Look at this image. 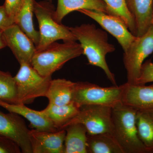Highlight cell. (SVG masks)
<instances>
[{
    "label": "cell",
    "mask_w": 153,
    "mask_h": 153,
    "mask_svg": "<svg viewBox=\"0 0 153 153\" xmlns=\"http://www.w3.org/2000/svg\"><path fill=\"white\" fill-rule=\"evenodd\" d=\"M69 29L76 41H79L88 64L101 68L113 85H117L114 74L106 61V55L115 50L114 46L108 43L106 32L94 24H83Z\"/></svg>",
    "instance_id": "6da1fadb"
},
{
    "label": "cell",
    "mask_w": 153,
    "mask_h": 153,
    "mask_svg": "<svg viewBox=\"0 0 153 153\" xmlns=\"http://www.w3.org/2000/svg\"><path fill=\"white\" fill-rule=\"evenodd\" d=\"M137 112L122 102L112 108L111 134L124 153H148L138 135Z\"/></svg>",
    "instance_id": "7a4b0ae2"
},
{
    "label": "cell",
    "mask_w": 153,
    "mask_h": 153,
    "mask_svg": "<svg viewBox=\"0 0 153 153\" xmlns=\"http://www.w3.org/2000/svg\"><path fill=\"white\" fill-rule=\"evenodd\" d=\"M83 55L81 45L76 41L55 42L46 48L36 51L31 65L42 76H52L69 60Z\"/></svg>",
    "instance_id": "3957f363"
},
{
    "label": "cell",
    "mask_w": 153,
    "mask_h": 153,
    "mask_svg": "<svg viewBox=\"0 0 153 153\" xmlns=\"http://www.w3.org/2000/svg\"><path fill=\"white\" fill-rule=\"evenodd\" d=\"M55 10L51 0L34 2V13L39 24L40 41L36 51L46 48L58 40L63 42L76 41V38L69 27L57 22Z\"/></svg>",
    "instance_id": "277c9868"
},
{
    "label": "cell",
    "mask_w": 153,
    "mask_h": 153,
    "mask_svg": "<svg viewBox=\"0 0 153 153\" xmlns=\"http://www.w3.org/2000/svg\"><path fill=\"white\" fill-rule=\"evenodd\" d=\"M14 79L16 85L18 104H30L36 98L46 97L51 76H42L31 64L22 63Z\"/></svg>",
    "instance_id": "5b68a950"
},
{
    "label": "cell",
    "mask_w": 153,
    "mask_h": 153,
    "mask_svg": "<svg viewBox=\"0 0 153 153\" xmlns=\"http://www.w3.org/2000/svg\"><path fill=\"white\" fill-rule=\"evenodd\" d=\"M123 85L103 87L89 82H76L73 102L79 108L100 105L113 108L121 102Z\"/></svg>",
    "instance_id": "8992f818"
},
{
    "label": "cell",
    "mask_w": 153,
    "mask_h": 153,
    "mask_svg": "<svg viewBox=\"0 0 153 153\" xmlns=\"http://www.w3.org/2000/svg\"><path fill=\"white\" fill-rule=\"evenodd\" d=\"M153 52V24L146 33L137 37L128 49L124 52L123 61L127 81L136 84L144 61Z\"/></svg>",
    "instance_id": "52a82bcc"
},
{
    "label": "cell",
    "mask_w": 153,
    "mask_h": 153,
    "mask_svg": "<svg viewBox=\"0 0 153 153\" xmlns=\"http://www.w3.org/2000/svg\"><path fill=\"white\" fill-rule=\"evenodd\" d=\"M112 108L100 105H86L80 107L77 115L66 125L82 124L88 134L112 133Z\"/></svg>",
    "instance_id": "ba28073f"
},
{
    "label": "cell",
    "mask_w": 153,
    "mask_h": 153,
    "mask_svg": "<svg viewBox=\"0 0 153 153\" xmlns=\"http://www.w3.org/2000/svg\"><path fill=\"white\" fill-rule=\"evenodd\" d=\"M0 111V136L12 140L21 149L22 152L33 153L30 130L19 115Z\"/></svg>",
    "instance_id": "9c48e42d"
},
{
    "label": "cell",
    "mask_w": 153,
    "mask_h": 153,
    "mask_svg": "<svg viewBox=\"0 0 153 153\" xmlns=\"http://www.w3.org/2000/svg\"><path fill=\"white\" fill-rule=\"evenodd\" d=\"M78 12L93 19L113 36L121 46L124 52L128 49L137 38L129 30L125 23L117 17L103 12L86 9H81Z\"/></svg>",
    "instance_id": "30bf717a"
},
{
    "label": "cell",
    "mask_w": 153,
    "mask_h": 153,
    "mask_svg": "<svg viewBox=\"0 0 153 153\" xmlns=\"http://www.w3.org/2000/svg\"><path fill=\"white\" fill-rule=\"evenodd\" d=\"M3 38L20 64H31L36 51V45L16 24L2 32Z\"/></svg>",
    "instance_id": "8fae6325"
},
{
    "label": "cell",
    "mask_w": 153,
    "mask_h": 153,
    "mask_svg": "<svg viewBox=\"0 0 153 153\" xmlns=\"http://www.w3.org/2000/svg\"><path fill=\"white\" fill-rule=\"evenodd\" d=\"M65 129L55 132L30 130L33 153H64Z\"/></svg>",
    "instance_id": "7c38bea8"
},
{
    "label": "cell",
    "mask_w": 153,
    "mask_h": 153,
    "mask_svg": "<svg viewBox=\"0 0 153 153\" xmlns=\"http://www.w3.org/2000/svg\"><path fill=\"white\" fill-rule=\"evenodd\" d=\"M123 85L121 102L137 111H153V84Z\"/></svg>",
    "instance_id": "4fadbf2b"
},
{
    "label": "cell",
    "mask_w": 153,
    "mask_h": 153,
    "mask_svg": "<svg viewBox=\"0 0 153 153\" xmlns=\"http://www.w3.org/2000/svg\"><path fill=\"white\" fill-rule=\"evenodd\" d=\"M126 3L135 24L136 36L140 37L152 25L153 0H126Z\"/></svg>",
    "instance_id": "5bb4252c"
},
{
    "label": "cell",
    "mask_w": 153,
    "mask_h": 153,
    "mask_svg": "<svg viewBox=\"0 0 153 153\" xmlns=\"http://www.w3.org/2000/svg\"><path fill=\"white\" fill-rule=\"evenodd\" d=\"M0 106L9 112L17 114L25 118L30 122L31 127L37 130L47 132L58 131L41 111L31 109L24 104H10L1 101Z\"/></svg>",
    "instance_id": "9a60e30c"
},
{
    "label": "cell",
    "mask_w": 153,
    "mask_h": 153,
    "mask_svg": "<svg viewBox=\"0 0 153 153\" xmlns=\"http://www.w3.org/2000/svg\"><path fill=\"white\" fill-rule=\"evenodd\" d=\"M81 9L103 12L108 14L105 3L102 0H57V8L55 10V19L61 23L62 20L68 14Z\"/></svg>",
    "instance_id": "2e32d148"
},
{
    "label": "cell",
    "mask_w": 153,
    "mask_h": 153,
    "mask_svg": "<svg viewBox=\"0 0 153 153\" xmlns=\"http://www.w3.org/2000/svg\"><path fill=\"white\" fill-rule=\"evenodd\" d=\"M76 85L65 79H52L46 96L49 103L61 105L72 102Z\"/></svg>",
    "instance_id": "e0dca14e"
},
{
    "label": "cell",
    "mask_w": 153,
    "mask_h": 153,
    "mask_svg": "<svg viewBox=\"0 0 153 153\" xmlns=\"http://www.w3.org/2000/svg\"><path fill=\"white\" fill-rule=\"evenodd\" d=\"M79 108L74 102L61 105L49 103L41 111L51 121L55 128L60 130L64 129L66 125L78 113Z\"/></svg>",
    "instance_id": "ac0fdd59"
},
{
    "label": "cell",
    "mask_w": 153,
    "mask_h": 153,
    "mask_svg": "<svg viewBox=\"0 0 153 153\" xmlns=\"http://www.w3.org/2000/svg\"><path fill=\"white\" fill-rule=\"evenodd\" d=\"M65 129L64 153H87V131L85 126L82 124L74 123Z\"/></svg>",
    "instance_id": "d6986e66"
},
{
    "label": "cell",
    "mask_w": 153,
    "mask_h": 153,
    "mask_svg": "<svg viewBox=\"0 0 153 153\" xmlns=\"http://www.w3.org/2000/svg\"><path fill=\"white\" fill-rule=\"evenodd\" d=\"M35 0H24L22 7L15 19V24L18 25L36 45L40 41V33L34 27L33 14Z\"/></svg>",
    "instance_id": "ffe728a7"
},
{
    "label": "cell",
    "mask_w": 153,
    "mask_h": 153,
    "mask_svg": "<svg viewBox=\"0 0 153 153\" xmlns=\"http://www.w3.org/2000/svg\"><path fill=\"white\" fill-rule=\"evenodd\" d=\"M87 153H124L111 134H87Z\"/></svg>",
    "instance_id": "44dd1931"
},
{
    "label": "cell",
    "mask_w": 153,
    "mask_h": 153,
    "mask_svg": "<svg viewBox=\"0 0 153 153\" xmlns=\"http://www.w3.org/2000/svg\"><path fill=\"white\" fill-rule=\"evenodd\" d=\"M138 135L148 153H153V111H137Z\"/></svg>",
    "instance_id": "7402d4cb"
},
{
    "label": "cell",
    "mask_w": 153,
    "mask_h": 153,
    "mask_svg": "<svg viewBox=\"0 0 153 153\" xmlns=\"http://www.w3.org/2000/svg\"><path fill=\"white\" fill-rule=\"evenodd\" d=\"M105 3L108 14L121 19L127 26L129 30L136 36V28L132 17L127 6L126 0H102Z\"/></svg>",
    "instance_id": "603a6c76"
},
{
    "label": "cell",
    "mask_w": 153,
    "mask_h": 153,
    "mask_svg": "<svg viewBox=\"0 0 153 153\" xmlns=\"http://www.w3.org/2000/svg\"><path fill=\"white\" fill-rule=\"evenodd\" d=\"M0 101L18 104L16 81L13 76L8 72L0 70Z\"/></svg>",
    "instance_id": "cb8c5ba5"
},
{
    "label": "cell",
    "mask_w": 153,
    "mask_h": 153,
    "mask_svg": "<svg viewBox=\"0 0 153 153\" xmlns=\"http://www.w3.org/2000/svg\"><path fill=\"white\" fill-rule=\"evenodd\" d=\"M151 82H153V63L149 60L143 63L135 84L145 85Z\"/></svg>",
    "instance_id": "d4e9b609"
},
{
    "label": "cell",
    "mask_w": 153,
    "mask_h": 153,
    "mask_svg": "<svg viewBox=\"0 0 153 153\" xmlns=\"http://www.w3.org/2000/svg\"><path fill=\"white\" fill-rule=\"evenodd\" d=\"M21 149L12 140L0 136V153H20Z\"/></svg>",
    "instance_id": "484cf974"
},
{
    "label": "cell",
    "mask_w": 153,
    "mask_h": 153,
    "mask_svg": "<svg viewBox=\"0 0 153 153\" xmlns=\"http://www.w3.org/2000/svg\"><path fill=\"white\" fill-rule=\"evenodd\" d=\"M24 0H5L4 5L6 12L9 16L15 21Z\"/></svg>",
    "instance_id": "4316f807"
},
{
    "label": "cell",
    "mask_w": 153,
    "mask_h": 153,
    "mask_svg": "<svg viewBox=\"0 0 153 153\" xmlns=\"http://www.w3.org/2000/svg\"><path fill=\"white\" fill-rule=\"evenodd\" d=\"M14 24L15 21L9 16L4 5L0 6V31H4Z\"/></svg>",
    "instance_id": "83f0119b"
},
{
    "label": "cell",
    "mask_w": 153,
    "mask_h": 153,
    "mask_svg": "<svg viewBox=\"0 0 153 153\" xmlns=\"http://www.w3.org/2000/svg\"><path fill=\"white\" fill-rule=\"evenodd\" d=\"M2 32L3 31H0V49L6 47L5 43L3 38Z\"/></svg>",
    "instance_id": "f1b7e54d"
},
{
    "label": "cell",
    "mask_w": 153,
    "mask_h": 153,
    "mask_svg": "<svg viewBox=\"0 0 153 153\" xmlns=\"http://www.w3.org/2000/svg\"><path fill=\"white\" fill-rule=\"evenodd\" d=\"M152 24H153V20H152Z\"/></svg>",
    "instance_id": "f546056e"
}]
</instances>
